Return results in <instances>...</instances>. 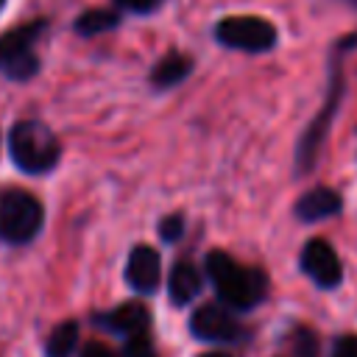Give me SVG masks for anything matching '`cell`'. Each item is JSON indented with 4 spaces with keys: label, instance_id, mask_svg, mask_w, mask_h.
<instances>
[{
    "label": "cell",
    "instance_id": "cell-24",
    "mask_svg": "<svg viewBox=\"0 0 357 357\" xmlns=\"http://www.w3.org/2000/svg\"><path fill=\"white\" fill-rule=\"evenodd\" d=\"M3 3H6V0H0V8H3Z\"/></svg>",
    "mask_w": 357,
    "mask_h": 357
},
{
    "label": "cell",
    "instance_id": "cell-16",
    "mask_svg": "<svg viewBox=\"0 0 357 357\" xmlns=\"http://www.w3.org/2000/svg\"><path fill=\"white\" fill-rule=\"evenodd\" d=\"M36 70H39V59L33 56V50L25 53V56H20V59H14L11 64L3 67V73H6L8 78H14V81H25V78H31Z\"/></svg>",
    "mask_w": 357,
    "mask_h": 357
},
{
    "label": "cell",
    "instance_id": "cell-14",
    "mask_svg": "<svg viewBox=\"0 0 357 357\" xmlns=\"http://www.w3.org/2000/svg\"><path fill=\"white\" fill-rule=\"evenodd\" d=\"M75 343H78V324L61 321L59 326H53V332L45 343V351H47V357H70Z\"/></svg>",
    "mask_w": 357,
    "mask_h": 357
},
{
    "label": "cell",
    "instance_id": "cell-2",
    "mask_svg": "<svg viewBox=\"0 0 357 357\" xmlns=\"http://www.w3.org/2000/svg\"><path fill=\"white\" fill-rule=\"evenodd\" d=\"M8 151H11L14 165L25 173H45L61 156V145H59L56 134L39 120L14 123V128L8 134Z\"/></svg>",
    "mask_w": 357,
    "mask_h": 357
},
{
    "label": "cell",
    "instance_id": "cell-9",
    "mask_svg": "<svg viewBox=\"0 0 357 357\" xmlns=\"http://www.w3.org/2000/svg\"><path fill=\"white\" fill-rule=\"evenodd\" d=\"M343 206L340 195L332 190V187H312L307 190L298 201H296V218L301 223H315V220H324V218H332L337 215Z\"/></svg>",
    "mask_w": 357,
    "mask_h": 357
},
{
    "label": "cell",
    "instance_id": "cell-8",
    "mask_svg": "<svg viewBox=\"0 0 357 357\" xmlns=\"http://www.w3.org/2000/svg\"><path fill=\"white\" fill-rule=\"evenodd\" d=\"M162 276V265H159V254L151 245H134L126 262V279L134 290L139 293H153Z\"/></svg>",
    "mask_w": 357,
    "mask_h": 357
},
{
    "label": "cell",
    "instance_id": "cell-7",
    "mask_svg": "<svg viewBox=\"0 0 357 357\" xmlns=\"http://www.w3.org/2000/svg\"><path fill=\"white\" fill-rule=\"evenodd\" d=\"M190 329L195 337L201 340H215V343H223V340H237L240 337V324L234 321V315L226 310V304H204L192 312L190 318Z\"/></svg>",
    "mask_w": 357,
    "mask_h": 357
},
{
    "label": "cell",
    "instance_id": "cell-19",
    "mask_svg": "<svg viewBox=\"0 0 357 357\" xmlns=\"http://www.w3.org/2000/svg\"><path fill=\"white\" fill-rule=\"evenodd\" d=\"M126 357H153V349H151V343H148V337L145 335H134L128 343H126V351H123Z\"/></svg>",
    "mask_w": 357,
    "mask_h": 357
},
{
    "label": "cell",
    "instance_id": "cell-3",
    "mask_svg": "<svg viewBox=\"0 0 357 357\" xmlns=\"http://www.w3.org/2000/svg\"><path fill=\"white\" fill-rule=\"evenodd\" d=\"M340 98H343V73H340V61L335 59L332 61V70H329V86H326V103L321 106V112L315 114V120L304 128L301 139H298V148H296V173H307L312 170V165L318 162V153L324 148V139L329 134V126L337 114V106H340Z\"/></svg>",
    "mask_w": 357,
    "mask_h": 357
},
{
    "label": "cell",
    "instance_id": "cell-17",
    "mask_svg": "<svg viewBox=\"0 0 357 357\" xmlns=\"http://www.w3.org/2000/svg\"><path fill=\"white\" fill-rule=\"evenodd\" d=\"M293 349H296V357H315L318 354V337L310 329H298L293 335Z\"/></svg>",
    "mask_w": 357,
    "mask_h": 357
},
{
    "label": "cell",
    "instance_id": "cell-1",
    "mask_svg": "<svg viewBox=\"0 0 357 357\" xmlns=\"http://www.w3.org/2000/svg\"><path fill=\"white\" fill-rule=\"evenodd\" d=\"M204 268H206V273H209L220 301L229 310H240V312L251 310L268 293V276L259 268L240 265V262H234L223 251H209Z\"/></svg>",
    "mask_w": 357,
    "mask_h": 357
},
{
    "label": "cell",
    "instance_id": "cell-4",
    "mask_svg": "<svg viewBox=\"0 0 357 357\" xmlns=\"http://www.w3.org/2000/svg\"><path fill=\"white\" fill-rule=\"evenodd\" d=\"M45 212L36 195L25 190H8L0 198V240L11 245H22L42 229Z\"/></svg>",
    "mask_w": 357,
    "mask_h": 357
},
{
    "label": "cell",
    "instance_id": "cell-18",
    "mask_svg": "<svg viewBox=\"0 0 357 357\" xmlns=\"http://www.w3.org/2000/svg\"><path fill=\"white\" fill-rule=\"evenodd\" d=\"M181 231H184V220H181V215H167V218L159 223V234H162V240H178Z\"/></svg>",
    "mask_w": 357,
    "mask_h": 357
},
{
    "label": "cell",
    "instance_id": "cell-20",
    "mask_svg": "<svg viewBox=\"0 0 357 357\" xmlns=\"http://www.w3.org/2000/svg\"><path fill=\"white\" fill-rule=\"evenodd\" d=\"M332 357H357V335H340L332 346Z\"/></svg>",
    "mask_w": 357,
    "mask_h": 357
},
{
    "label": "cell",
    "instance_id": "cell-5",
    "mask_svg": "<svg viewBox=\"0 0 357 357\" xmlns=\"http://www.w3.org/2000/svg\"><path fill=\"white\" fill-rule=\"evenodd\" d=\"M215 36L220 45L234 47V50H245V53H262L271 50L276 45V28L254 14H234V17H223L215 25Z\"/></svg>",
    "mask_w": 357,
    "mask_h": 357
},
{
    "label": "cell",
    "instance_id": "cell-6",
    "mask_svg": "<svg viewBox=\"0 0 357 357\" xmlns=\"http://www.w3.org/2000/svg\"><path fill=\"white\" fill-rule=\"evenodd\" d=\"M301 271L321 287V290H332L343 282V265H340V257L337 251L332 248V243L321 240V237H312L304 243L301 248Z\"/></svg>",
    "mask_w": 357,
    "mask_h": 357
},
{
    "label": "cell",
    "instance_id": "cell-21",
    "mask_svg": "<svg viewBox=\"0 0 357 357\" xmlns=\"http://www.w3.org/2000/svg\"><path fill=\"white\" fill-rule=\"evenodd\" d=\"M120 8H128V11H137V14H145V11H151L159 0H114Z\"/></svg>",
    "mask_w": 357,
    "mask_h": 357
},
{
    "label": "cell",
    "instance_id": "cell-15",
    "mask_svg": "<svg viewBox=\"0 0 357 357\" xmlns=\"http://www.w3.org/2000/svg\"><path fill=\"white\" fill-rule=\"evenodd\" d=\"M117 22H120L117 11H112V8H89L75 20V31L86 33V36H95V33H103V31L114 28Z\"/></svg>",
    "mask_w": 357,
    "mask_h": 357
},
{
    "label": "cell",
    "instance_id": "cell-22",
    "mask_svg": "<svg viewBox=\"0 0 357 357\" xmlns=\"http://www.w3.org/2000/svg\"><path fill=\"white\" fill-rule=\"evenodd\" d=\"M81 357H114V351H112L106 343H98V340H92V343H86V346H84Z\"/></svg>",
    "mask_w": 357,
    "mask_h": 357
},
{
    "label": "cell",
    "instance_id": "cell-11",
    "mask_svg": "<svg viewBox=\"0 0 357 357\" xmlns=\"http://www.w3.org/2000/svg\"><path fill=\"white\" fill-rule=\"evenodd\" d=\"M167 290H170V301L173 304H187L198 296L201 290V273L190 259H181L173 265L170 279H167Z\"/></svg>",
    "mask_w": 357,
    "mask_h": 357
},
{
    "label": "cell",
    "instance_id": "cell-23",
    "mask_svg": "<svg viewBox=\"0 0 357 357\" xmlns=\"http://www.w3.org/2000/svg\"><path fill=\"white\" fill-rule=\"evenodd\" d=\"M201 357H229V354H223V351H209V354H201Z\"/></svg>",
    "mask_w": 357,
    "mask_h": 357
},
{
    "label": "cell",
    "instance_id": "cell-10",
    "mask_svg": "<svg viewBox=\"0 0 357 357\" xmlns=\"http://www.w3.org/2000/svg\"><path fill=\"white\" fill-rule=\"evenodd\" d=\"M42 31H45V20H33V22H25L20 28H11L6 36H0V70L6 64H11L14 59L31 53L33 42L39 39Z\"/></svg>",
    "mask_w": 357,
    "mask_h": 357
},
{
    "label": "cell",
    "instance_id": "cell-13",
    "mask_svg": "<svg viewBox=\"0 0 357 357\" xmlns=\"http://www.w3.org/2000/svg\"><path fill=\"white\" fill-rule=\"evenodd\" d=\"M192 70V59L184 53H167L162 61H156V67L151 70V84L156 89H167L176 86L178 81L187 78V73Z\"/></svg>",
    "mask_w": 357,
    "mask_h": 357
},
{
    "label": "cell",
    "instance_id": "cell-12",
    "mask_svg": "<svg viewBox=\"0 0 357 357\" xmlns=\"http://www.w3.org/2000/svg\"><path fill=\"white\" fill-rule=\"evenodd\" d=\"M148 324H151V315H148L145 304H139V301H126L106 315V326H112L114 332L131 335V337L142 335L148 329Z\"/></svg>",
    "mask_w": 357,
    "mask_h": 357
}]
</instances>
